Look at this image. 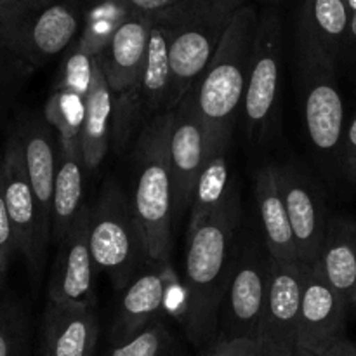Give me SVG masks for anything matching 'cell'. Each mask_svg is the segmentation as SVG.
Segmentation results:
<instances>
[{"label": "cell", "instance_id": "obj_1", "mask_svg": "<svg viewBox=\"0 0 356 356\" xmlns=\"http://www.w3.org/2000/svg\"><path fill=\"white\" fill-rule=\"evenodd\" d=\"M242 226L238 188L225 204L195 228L188 229L184 254V332L193 346L204 350L218 336L219 309L235 266Z\"/></svg>", "mask_w": 356, "mask_h": 356}, {"label": "cell", "instance_id": "obj_2", "mask_svg": "<svg viewBox=\"0 0 356 356\" xmlns=\"http://www.w3.org/2000/svg\"><path fill=\"white\" fill-rule=\"evenodd\" d=\"M247 0H177L169 10L152 16L169 33L170 92L167 111L176 110L197 83L229 23Z\"/></svg>", "mask_w": 356, "mask_h": 356}, {"label": "cell", "instance_id": "obj_3", "mask_svg": "<svg viewBox=\"0 0 356 356\" xmlns=\"http://www.w3.org/2000/svg\"><path fill=\"white\" fill-rule=\"evenodd\" d=\"M257 23L259 14L254 6L240 7L207 68L188 92L214 136L233 134L242 113Z\"/></svg>", "mask_w": 356, "mask_h": 356}, {"label": "cell", "instance_id": "obj_4", "mask_svg": "<svg viewBox=\"0 0 356 356\" xmlns=\"http://www.w3.org/2000/svg\"><path fill=\"white\" fill-rule=\"evenodd\" d=\"M172 111L153 118L136 138L134 191L132 209L136 212L152 263L167 264L172 252L174 209L172 172L169 160V134Z\"/></svg>", "mask_w": 356, "mask_h": 356}, {"label": "cell", "instance_id": "obj_5", "mask_svg": "<svg viewBox=\"0 0 356 356\" xmlns=\"http://www.w3.org/2000/svg\"><path fill=\"white\" fill-rule=\"evenodd\" d=\"M82 0H0V45L23 68H40L82 33Z\"/></svg>", "mask_w": 356, "mask_h": 356}, {"label": "cell", "instance_id": "obj_6", "mask_svg": "<svg viewBox=\"0 0 356 356\" xmlns=\"http://www.w3.org/2000/svg\"><path fill=\"white\" fill-rule=\"evenodd\" d=\"M89 245L96 268L110 275L120 291L152 263L131 198L113 179L103 184L90 207Z\"/></svg>", "mask_w": 356, "mask_h": 356}, {"label": "cell", "instance_id": "obj_7", "mask_svg": "<svg viewBox=\"0 0 356 356\" xmlns=\"http://www.w3.org/2000/svg\"><path fill=\"white\" fill-rule=\"evenodd\" d=\"M271 263L273 257L264 243L261 228H240L235 266L219 309L214 341H256L268 296Z\"/></svg>", "mask_w": 356, "mask_h": 356}, {"label": "cell", "instance_id": "obj_8", "mask_svg": "<svg viewBox=\"0 0 356 356\" xmlns=\"http://www.w3.org/2000/svg\"><path fill=\"white\" fill-rule=\"evenodd\" d=\"M284 28L275 9L259 16L249 80L242 103V120L250 141L261 143L273 127L280 97Z\"/></svg>", "mask_w": 356, "mask_h": 356}, {"label": "cell", "instance_id": "obj_9", "mask_svg": "<svg viewBox=\"0 0 356 356\" xmlns=\"http://www.w3.org/2000/svg\"><path fill=\"white\" fill-rule=\"evenodd\" d=\"M153 21V19H152ZM170 92L169 33L160 23L153 21L146 47L145 65L138 87L131 99L122 106H113V136L111 146L122 152L139 132L159 115L167 113Z\"/></svg>", "mask_w": 356, "mask_h": 356}, {"label": "cell", "instance_id": "obj_10", "mask_svg": "<svg viewBox=\"0 0 356 356\" xmlns=\"http://www.w3.org/2000/svg\"><path fill=\"white\" fill-rule=\"evenodd\" d=\"M298 68L305 99L306 131L313 149L325 162L339 165L346 124L343 96L336 80L337 70L308 58H299Z\"/></svg>", "mask_w": 356, "mask_h": 356}, {"label": "cell", "instance_id": "obj_11", "mask_svg": "<svg viewBox=\"0 0 356 356\" xmlns=\"http://www.w3.org/2000/svg\"><path fill=\"white\" fill-rule=\"evenodd\" d=\"M3 200L16 236L17 252L26 259L31 277L38 278L45 259L49 242L40 225V214L24 167L23 149L16 132L9 138L0 160Z\"/></svg>", "mask_w": 356, "mask_h": 356}, {"label": "cell", "instance_id": "obj_12", "mask_svg": "<svg viewBox=\"0 0 356 356\" xmlns=\"http://www.w3.org/2000/svg\"><path fill=\"white\" fill-rule=\"evenodd\" d=\"M305 266L271 263L268 296L257 329L261 356H299V313H301Z\"/></svg>", "mask_w": 356, "mask_h": 356}, {"label": "cell", "instance_id": "obj_13", "mask_svg": "<svg viewBox=\"0 0 356 356\" xmlns=\"http://www.w3.org/2000/svg\"><path fill=\"white\" fill-rule=\"evenodd\" d=\"M214 138L216 136L195 108L191 94H186L172 111L169 134V160L176 216L190 211L195 184L211 155Z\"/></svg>", "mask_w": 356, "mask_h": 356}, {"label": "cell", "instance_id": "obj_14", "mask_svg": "<svg viewBox=\"0 0 356 356\" xmlns=\"http://www.w3.org/2000/svg\"><path fill=\"white\" fill-rule=\"evenodd\" d=\"M298 353L320 356L346 339V312L350 306L330 287L318 268L305 266Z\"/></svg>", "mask_w": 356, "mask_h": 356}, {"label": "cell", "instance_id": "obj_15", "mask_svg": "<svg viewBox=\"0 0 356 356\" xmlns=\"http://www.w3.org/2000/svg\"><path fill=\"white\" fill-rule=\"evenodd\" d=\"M277 176L294 232L299 263L313 266L318 259L330 219L327 218L323 195L308 174L291 163L277 165Z\"/></svg>", "mask_w": 356, "mask_h": 356}, {"label": "cell", "instance_id": "obj_16", "mask_svg": "<svg viewBox=\"0 0 356 356\" xmlns=\"http://www.w3.org/2000/svg\"><path fill=\"white\" fill-rule=\"evenodd\" d=\"M90 207L86 205L75 225L58 243V256L49 280V299L76 306H96L94 264L89 245Z\"/></svg>", "mask_w": 356, "mask_h": 356}, {"label": "cell", "instance_id": "obj_17", "mask_svg": "<svg viewBox=\"0 0 356 356\" xmlns=\"http://www.w3.org/2000/svg\"><path fill=\"white\" fill-rule=\"evenodd\" d=\"M348 0H305L298 21V56L337 70L351 23Z\"/></svg>", "mask_w": 356, "mask_h": 356}, {"label": "cell", "instance_id": "obj_18", "mask_svg": "<svg viewBox=\"0 0 356 356\" xmlns=\"http://www.w3.org/2000/svg\"><path fill=\"white\" fill-rule=\"evenodd\" d=\"M152 26L149 16L129 14L99 54L101 70L113 94V106L127 103L138 87Z\"/></svg>", "mask_w": 356, "mask_h": 356}, {"label": "cell", "instance_id": "obj_19", "mask_svg": "<svg viewBox=\"0 0 356 356\" xmlns=\"http://www.w3.org/2000/svg\"><path fill=\"white\" fill-rule=\"evenodd\" d=\"M21 143L28 179L40 214L42 232L51 243L52 195L59 163V136L44 117L30 118L16 129Z\"/></svg>", "mask_w": 356, "mask_h": 356}, {"label": "cell", "instance_id": "obj_20", "mask_svg": "<svg viewBox=\"0 0 356 356\" xmlns=\"http://www.w3.org/2000/svg\"><path fill=\"white\" fill-rule=\"evenodd\" d=\"M149 264L122 289V298L111 327V346L134 339L163 318L167 294L165 264L153 263V268Z\"/></svg>", "mask_w": 356, "mask_h": 356}, {"label": "cell", "instance_id": "obj_21", "mask_svg": "<svg viewBox=\"0 0 356 356\" xmlns=\"http://www.w3.org/2000/svg\"><path fill=\"white\" fill-rule=\"evenodd\" d=\"M96 306L47 301L42 322V356H96Z\"/></svg>", "mask_w": 356, "mask_h": 356}, {"label": "cell", "instance_id": "obj_22", "mask_svg": "<svg viewBox=\"0 0 356 356\" xmlns=\"http://www.w3.org/2000/svg\"><path fill=\"white\" fill-rule=\"evenodd\" d=\"M254 195L259 214V228L271 257L278 263L301 264L291 219L278 184L277 165H264L257 170Z\"/></svg>", "mask_w": 356, "mask_h": 356}, {"label": "cell", "instance_id": "obj_23", "mask_svg": "<svg viewBox=\"0 0 356 356\" xmlns=\"http://www.w3.org/2000/svg\"><path fill=\"white\" fill-rule=\"evenodd\" d=\"M315 266L327 284L351 306L356 292V221L346 216L329 219Z\"/></svg>", "mask_w": 356, "mask_h": 356}, {"label": "cell", "instance_id": "obj_24", "mask_svg": "<svg viewBox=\"0 0 356 356\" xmlns=\"http://www.w3.org/2000/svg\"><path fill=\"white\" fill-rule=\"evenodd\" d=\"M113 136V94L108 87L99 61L92 86L86 97V117L82 125L80 156L87 174L96 172L103 163Z\"/></svg>", "mask_w": 356, "mask_h": 356}, {"label": "cell", "instance_id": "obj_25", "mask_svg": "<svg viewBox=\"0 0 356 356\" xmlns=\"http://www.w3.org/2000/svg\"><path fill=\"white\" fill-rule=\"evenodd\" d=\"M233 134L216 136L211 155L195 184L190 204V222L188 229L200 225L205 218L221 207L232 195L236 184L229 174V148Z\"/></svg>", "mask_w": 356, "mask_h": 356}, {"label": "cell", "instance_id": "obj_26", "mask_svg": "<svg viewBox=\"0 0 356 356\" xmlns=\"http://www.w3.org/2000/svg\"><path fill=\"white\" fill-rule=\"evenodd\" d=\"M86 167L79 155L65 152L59 145V163L52 195L51 242L58 245L86 207Z\"/></svg>", "mask_w": 356, "mask_h": 356}, {"label": "cell", "instance_id": "obj_27", "mask_svg": "<svg viewBox=\"0 0 356 356\" xmlns=\"http://www.w3.org/2000/svg\"><path fill=\"white\" fill-rule=\"evenodd\" d=\"M83 117H86V97L70 90L54 89L45 103L44 118L58 132L61 149L79 156L82 148Z\"/></svg>", "mask_w": 356, "mask_h": 356}, {"label": "cell", "instance_id": "obj_28", "mask_svg": "<svg viewBox=\"0 0 356 356\" xmlns=\"http://www.w3.org/2000/svg\"><path fill=\"white\" fill-rule=\"evenodd\" d=\"M97 61H99V54H94L79 42H75L63 59L54 89L70 90V92L87 97L90 86H92Z\"/></svg>", "mask_w": 356, "mask_h": 356}, {"label": "cell", "instance_id": "obj_29", "mask_svg": "<svg viewBox=\"0 0 356 356\" xmlns=\"http://www.w3.org/2000/svg\"><path fill=\"white\" fill-rule=\"evenodd\" d=\"M174 339L165 322L159 320L152 327L124 344L110 346L104 356H172Z\"/></svg>", "mask_w": 356, "mask_h": 356}, {"label": "cell", "instance_id": "obj_30", "mask_svg": "<svg viewBox=\"0 0 356 356\" xmlns=\"http://www.w3.org/2000/svg\"><path fill=\"white\" fill-rule=\"evenodd\" d=\"M28 327L26 315L17 301L0 299V356H24Z\"/></svg>", "mask_w": 356, "mask_h": 356}, {"label": "cell", "instance_id": "obj_31", "mask_svg": "<svg viewBox=\"0 0 356 356\" xmlns=\"http://www.w3.org/2000/svg\"><path fill=\"white\" fill-rule=\"evenodd\" d=\"M17 252L16 236H14L13 225H10L9 212H7L6 200H3L2 179H0V277L6 280L10 259Z\"/></svg>", "mask_w": 356, "mask_h": 356}, {"label": "cell", "instance_id": "obj_32", "mask_svg": "<svg viewBox=\"0 0 356 356\" xmlns=\"http://www.w3.org/2000/svg\"><path fill=\"white\" fill-rule=\"evenodd\" d=\"M339 169L350 183H356V111L344 129Z\"/></svg>", "mask_w": 356, "mask_h": 356}, {"label": "cell", "instance_id": "obj_33", "mask_svg": "<svg viewBox=\"0 0 356 356\" xmlns=\"http://www.w3.org/2000/svg\"><path fill=\"white\" fill-rule=\"evenodd\" d=\"M200 356H261V351L254 339L214 341L202 350Z\"/></svg>", "mask_w": 356, "mask_h": 356}, {"label": "cell", "instance_id": "obj_34", "mask_svg": "<svg viewBox=\"0 0 356 356\" xmlns=\"http://www.w3.org/2000/svg\"><path fill=\"white\" fill-rule=\"evenodd\" d=\"M176 2L177 0H122L131 14H143L149 17L165 13Z\"/></svg>", "mask_w": 356, "mask_h": 356}, {"label": "cell", "instance_id": "obj_35", "mask_svg": "<svg viewBox=\"0 0 356 356\" xmlns=\"http://www.w3.org/2000/svg\"><path fill=\"white\" fill-rule=\"evenodd\" d=\"M343 61L356 65V13L351 14V23H350V30H348L346 45H344Z\"/></svg>", "mask_w": 356, "mask_h": 356}, {"label": "cell", "instance_id": "obj_36", "mask_svg": "<svg viewBox=\"0 0 356 356\" xmlns=\"http://www.w3.org/2000/svg\"><path fill=\"white\" fill-rule=\"evenodd\" d=\"M320 356H356V343L346 337V339L336 343L332 348H329L325 353Z\"/></svg>", "mask_w": 356, "mask_h": 356}, {"label": "cell", "instance_id": "obj_37", "mask_svg": "<svg viewBox=\"0 0 356 356\" xmlns=\"http://www.w3.org/2000/svg\"><path fill=\"white\" fill-rule=\"evenodd\" d=\"M259 2L268 3V6H271V3H277V2H280V0H259Z\"/></svg>", "mask_w": 356, "mask_h": 356}, {"label": "cell", "instance_id": "obj_38", "mask_svg": "<svg viewBox=\"0 0 356 356\" xmlns=\"http://www.w3.org/2000/svg\"><path fill=\"white\" fill-rule=\"evenodd\" d=\"M351 306H355L356 308V292H355V298H353V302H351Z\"/></svg>", "mask_w": 356, "mask_h": 356}, {"label": "cell", "instance_id": "obj_39", "mask_svg": "<svg viewBox=\"0 0 356 356\" xmlns=\"http://www.w3.org/2000/svg\"><path fill=\"white\" fill-rule=\"evenodd\" d=\"M2 284H3V280H2V277H0V287H2Z\"/></svg>", "mask_w": 356, "mask_h": 356}, {"label": "cell", "instance_id": "obj_40", "mask_svg": "<svg viewBox=\"0 0 356 356\" xmlns=\"http://www.w3.org/2000/svg\"><path fill=\"white\" fill-rule=\"evenodd\" d=\"M299 356H308V355H299Z\"/></svg>", "mask_w": 356, "mask_h": 356}]
</instances>
